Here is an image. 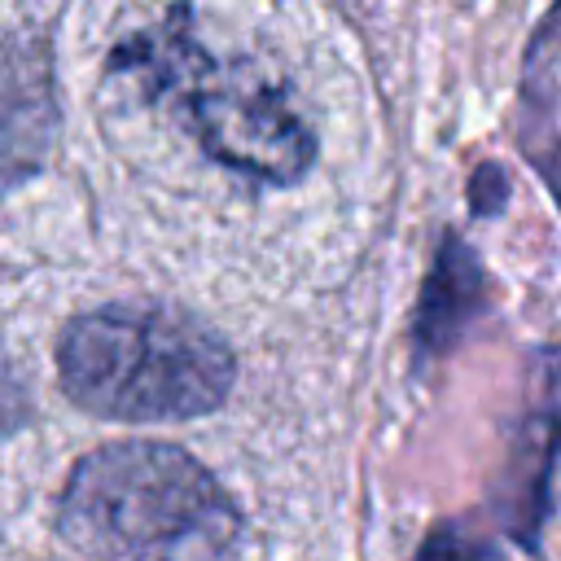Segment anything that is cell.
Returning a JSON list of instances; mask_svg holds the SVG:
<instances>
[{"mask_svg":"<svg viewBox=\"0 0 561 561\" xmlns=\"http://www.w3.org/2000/svg\"><path fill=\"white\" fill-rule=\"evenodd\" d=\"M412 561H508V557H504L500 543H491L486 535L469 530L465 522H438L421 539Z\"/></svg>","mask_w":561,"mask_h":561,"instance_id":"7","label":"cell"},{"mask_svg":"<svg viewBox=\"0 0 561 561\" xmlns=\"http://www.w3.org/2000/svg\"><path fill=\"white\" fill-rule=\"evenodd\" d=\"M517 145L526 153V162L535 167V175L548 184L557 210H561V131L557 127H535V131H517Z\"/></svg>","mask_w":561,"mask_h":561,"instance_id":"8","label":"cell"},{"mask_svg":"<svg viewBox=\"0 0 561 561\" xmlns=\"http://www.w3.org/2000/svg\"><path fill=\"white\" fill-rule=\"evenodd\" d=\"M57 127L53 66L35 35L0 39V193L39 171Z\"/></svg>","mask_w":561,"mask_h":561,"instance_id":"5","label":"cell"},{"mask_svg":"<svg viewBox=\"0 0 561 561\" xmlns=\"http://www.w3.org/2000/svg\"><path fill=\"white\" fill-rule=\"evenodd\" d=\"M57 526L92 561H237L245 535L215 473L171 443L88 451L66 478Z\"/></svg>","mask_w":561,"mask_h":561,"instance_id":"1","label":"cell"},{"mask_svg":"<svg viewBox=\"0 0 561 561\" xmlns=\"http://www.w3.org/2000/svg\"><path fill=\"white\" fill-rule=\"evenodd\" d=\"M114 66H131L149 92H171L202 153L219 167L267 184H294L316 162V136L289 96L245 66L210 61L184 22L136 35L118 48Z\"/></svg>","mask_w":561,"mask_h":561,"instance_id":"3","label":"cell"},{"mask_svg":"<svg viewBox=\"0 0 561 561\" xmlns=\"http://www.w3.org/2000/svg\"><path fill=\"white\" fill-rule=\"evenodd\" d=\"M61 390L105 421H188L232 390V351L202 324L158 307H101L57 342Z\"/></svg>","mask_w":561,"mask_h":561,"instance_id":"2","label":"cell"},{"mask_svg":"<svg viewBox=\"0 0 561 561\" xmlns=\"http://www.w3.org/2000/svg\"><path fill=\"white\" fill-rule=\"evenodd\" d=\"M18 421H22V390L9 381V373L0 364V430H9Z\"/></svg>","mask_w":561,"mask_h":561,"instance_id":"10","label":"cell"},{"mask_svg":"<svg viewBox=\"0 0 561 561\" xmlns=\"http://www.w3.org/2000/svg\"><path fill=\"white\" fill-rule=\"evenodd\" d=\"M561 465V342H543L526 355V412L513 425V443L500 478L491 482L495 522L539 552L552 517V478Z\"/></svg>","mask_w":561,"mask_h":561,"instance_id":"4","label":"cell"},{"mask_svg":"<svg viewBox=\"0 0 561 561\" xmlns=\"http://www.w3.org/2000/svg\"><path fill=\"white\" fill-rule=\"evenodd\" d=\"M508 193H513V184H508V171H504L500 162L486 158V162L473 167V175H469V210H473L478 219H495V215H504Z\"/></svg>","mask_w":561,"mask_h":561,"instance_id":"9","label":"cell"},{"mask_svg":"<svg viewBox=\"0 0 561 561\" xmlns=\"http://www.w3.org/2000/svg\"><path fill=\"white\" fill-rule=\"evenodd\" d=\"M491 302V280L482 272L478 250L460 237V232H443L434 263L425 272L421 285V302L412 316V346H416V364L447 355L451 346H460V337L473 329V320L486 311Z\"/></svg>","mask_w":561,"mask_h":561,"instance_id":"6","label":"cell"}]
</instances>
